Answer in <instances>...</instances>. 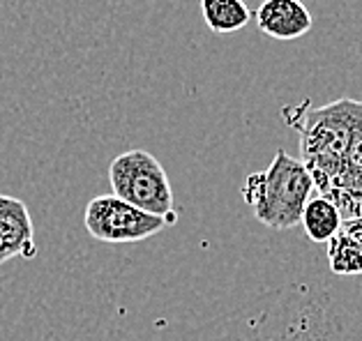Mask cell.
<instances>
[{
  "mask_svg": "<svg viewBox=\"0 0 362 341\" xmlns=\"http://www.w3.org/2000/svg\"><path fill=\"white\" fill-rule=\"evenodd\" d=\"M35 253L37 247L28 205L16 196L0 194V265L14 256L33 258Z\"/></svg>",
  "mask_w": 362,
  "mask_h": 341,
  "instance_id": "5",
  "label": "cell"
},
{
  "mask_svg": "<svg viewBox=\"0 0 362 341\" xmlns=\"http://www.w3.org/2000/svg\"><path fill=\"white\" fill-rule=\"evenodd\" d=\"M300 224L312 242H330L341 229V217L328 198L314 194L300 215Z\"/></svg>",
  "mask_w": 362,
  "mask_h": 341,
  "instance_id": "7",
  "label": "cell"
},
{
  "mask_svg": "<svg viewBox=\"0 0 362 341\" xmlns=\"http://www.w3.org/2000/svg\"><path fill=\"white\" fill-rule=\"evenodd\" d=\"M284 120L300 136V162L314 180V189L323 194L341 176L353 134L362 129V102L341 97L325 107H312L305 100L300 107H286Z\"/></svg>",
  "mask_w": 362,
  "mask_h": 341,
  "instance_id": "1",
  "label": "cell"
},
{
  "mask_svg": "<svg viewBox=\"0 0 362 341\" xmlns=\"http://www.w3.org/2000/svg\"><path fill=\"white\" fill-rule=\"evenodd\" d=\"M312 14L303 0H263L256 10V25L279 42H293L312 30Z\"/></svg>",
  "mask_w": 362,
  "mask_h": 341,
  "instance_id": "6",
  "label": "cell"
},
{
  "mask_svg": "<svg viewBox=\"0 0 362 341\" xmlns=\"http://www.w3.org/2000/svg\"><path fill=\"white\" fill-rule=\"evenodd\" d=\"M328 261L334 275H362V247L341 231L328 242Z\"/></svg>",
  "mask_w": 362,
  "mask_h": 341,
  "instance_id": "10",
  "label": "cell"
},
{
  "mask_svg": "<svg viewBox=\"0 0 362 341\" xmlns=\"http://www.w3.org/2000/svg\"><path fill=\"white\" fill-rule=\"evenodd\" d=\"M113 196L144 210L148 215L164 217L173 224L178 220L173 210V189L164 166L148 150H127L109 166Z\"/></svg>",
  "mask_w": 362,
  "mask_h": 341,
  "instance_id": "3",
  "label": "cell"
},
{
  "mask_svg": "<svg viewBox=\"0 0 362 341\" xmlns=\"http://www.w3.org/2000/svg\"><path fill=\"white\" fill-rule=\"evenodd\" d=\"M201 14L208 28L217 35L243 30L252 19V10L245 0H201Z\"/></svg>",
  "mask_w": 362,
  "mask_h": 341,
  "instance_id": "8",
  "label": "cell"
},
{
  "mask_svg": "<svg viewBox=\"0 0 362 341\" xmlns=\"http://www.w3.org/2000/svg\"><path fill=\"white\" fill-rule=\"evenodd\" d=\"M344 235H349L351 240H356L360 247H362V217L360 220H349V222H341V229Z\"/></svg>",
  "mask_w": 362,
  "mask_h": 341,
  "instance_id": "11",
  "label": "cell"
},
{
  "mask_svg": "<svg viewBox=\"0 0 362 341\" xmlns=\"http://www.w3.org/2000/svg\"><path fill=\"white\" fill-rule=\"evenodd\" d=\"M314 191V180L303 162L286 150H277L266 171L247 176L243 198L261 224L275 231H286L300 222Z\"/></svg>",
  "mask_w": 362,
  "mask_h": 341,
  "instance_id": "2",
  "label": "cell"
},
{
  "mask_svg": "<svg viewBox=\"0 0 362 341\" xmlns=\"http://www.w3.org/2000/svg\"><path fill=\"white\" fill-rule=\"evenodd\" d=\"M319 196L328 198L330 203L339 210L341 222L360 220L362 217V176L337 180L325 194H319Z\"/></svg>",
  "mask_w": 362,
  "mask_h": 341,
  "instance_id": "9",
  "label": "cell"
},
{
  "mask_svg": "<svg viewBox=\"0 0 362 341\" xmlns=\"http://www.w3.org/2000/svg\"><path fill=\"white\" fill-rule=\"evenodd\" d=\"M83 224L95 240L107 244H125L153 238V235L164 231L169 222L164 217L136 210L113 194H102L86 205Z\"/></svg>",
  "mask_w": 362,
  "mask_h": 341,
  "instance_id": "4",
  "label": "cell"
}]
</instances>
